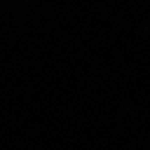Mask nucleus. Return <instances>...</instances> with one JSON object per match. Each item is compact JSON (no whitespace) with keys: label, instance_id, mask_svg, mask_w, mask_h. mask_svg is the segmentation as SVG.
Segmentation results:
<instances>
[]
</instances>
